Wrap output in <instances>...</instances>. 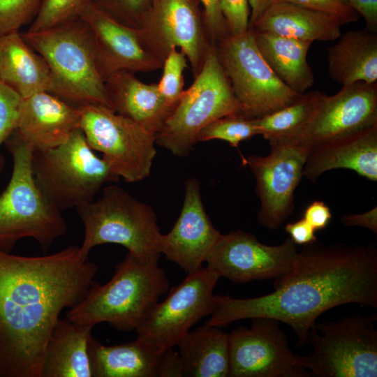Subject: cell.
Listing matches in <instances>:
<instances>
[{
	"instance_id": "14",
	"label": "cell",
	"mask_w": 377,
	"mask_h": 377,
	"mask_svg": "<svg viewBox=\"0 0 377 377\" xmlns=\"http://www.w3.org/2000/svg\"><path fill=\"white\" fill-rule=\"evenodd\" d=\"M250 327H238L229 334L228 377H311L294 363L286 334L279 321L253 318Z\"/></svg>"
},
{
	"instance_id": "13",
	"label": "cell",
	"mask_w": 377,
	"mask_h": 377,
	"mask_svg": "<svg viewBox=\"0 0 377 377\" xmlns=\"http://www.w3.org/2000/svg\"><path fill=\"white\" fill-rule=\"evenodd\" d=\"M138 36L144 50L162 66L170 50L179 47L194 77L213 45L198 0H151Z\"/></svg>"
},
{
	"instance_id": "39",
	"label": "cell",
	"mask_w": 377,
	"mask_h": 377,
	"mask_svg": "<svg viewBox=\"0 0 377 377\" xmlns=\"http://www.w3.org/2000/svg\"><path fill=\"white\" fill-rule=\"evenodd\" d=\"M201 4L205 27L212 45L228 34L219 0H198Z\"/></svg>"
},
{
	"instance_id": "28",
	"label": "cell",
	"mask_w": 377,
	"mask_h": 377,
	"mask_svg": "<svg viewBox=\"0 0 377 377\" xmlns=\"http://www.w3.org/2000/svg\"><path fill=\"white\" fill-rule=\"evenodd\" d=\"M252 31L260 54L281 82L297 94L307 92L315 81L307 61L313 42L267 31Z\"/></svg>"
},
{
	"instance_id": "23",
	"label": "cell",
	"mask_w": 377,
	"mask_h": 377,
	"mask_svg": "<svg viewBox=\"0 0 377 377\" xmlns=\"http://www.w3.org/2000/svg\"><path fill=\"white\" fill-rule=\"evenodd\" d=\"M110 108L156 135L173 112L161 96L158 83L145 84L134 73L120 71L105 81Z\"/></svg>"
},
{
	"instance_id": "19",
	"label": "cell",
	"mask_w": 377,
	"mask_h": 377,
	"mask_svg": "<svg viewBox=\"0 0 377 377\" xmlns=\"http://www.w3.org/2000/svg\"><path fill=\"white\" fill-rule=\"evenodd\" d=\"M89 27L94 42L97 70L105 81L120 71L151 72L162 65L142 47L138 29L123 25L91 3L79 15Z\"/></svg>"
},
{
	"instance_id": "7",
	"label": "cell",
	"mask_w": 377,
	"mask_h": 377,
	"mask_svg": "<svg viewBox=\"0 0 377 377\" xmlns=\"http://www.w3.org/2000/svg\"><path fill=\"white\" fill-rule=\"evenodd\" d=\"M31 167L37 186L60 212L93 201L105 184L119 179L80 128L57 147L33 151Z\"/></svg>"
},
{
	"instance_id": "9",
	"label": "cell",
	"mask_w": 377,
	"mask_h": 377,
	"mask_svg": "<svg viewBox=\"0 0 377 377\" xmlns=\"http://www.w3.org/2000/svg\"><path fill=\"white\" fill-rule=\"evenodd\" d=\"M242 108L218 59L213 45L191 87L156 135V143L173 155H189L199 132L212 121Z\"/></svg>"
},
{
	"instance_id": "34",
	"label": "cell",
	"mask_w": 377,
	"mask_h": 377,
	"mask_svg": "<svg viewBox=\"0 0 377 377\" xmlns=\"http://www.w3.org/2000/svg\"><path fill=\"white\" fill-rule=\"evenodd\" d=\"M91 3L119 23L140 29L151 0H91Z\"/></svg>"
},
{
	"instance_id": "27",
	"label": "cell",
	"mask_w": 377,
	"mask_h": 377,
	"mask_svg": "<svg viewBox=\"0 0 377 377\" xmlns=\"http://www.w3.org/2000/svg\"><path fill=\"white\" fill-rule=\"evenodd\" d=\"M327 50L330 77L341 86L377 82V34L367 29L350 30Z\"/></svg>"
},
{
	"instance_id": "37",
	"label": "cell",
	"mask_w": 377,
	"mask_h": 377,
	"mask_svg": "<svg viewBox=\"0 0 377 377\" xmlns=\"http://www.w3.org/2000/svg\"><path fill=\"white\" fill-rule=\"evenodd\" d=\"M287 1L325 13L334 17L341 26L354 22L360 16L345 0H274Z\"/></svg>"
},
{
	"instance_id": "32",
	"label": "cell",
	"mask_w": 377,
	"mask_h": 377,
	"mask_svg": "<svg viewBox=\"0 0 377 377\" xmlns=\"http://www.w3.org/2000/svg\"><path fill=\"white\" fill-rule=\"evenodd\" d=\"M91 0H43L27 31L36 32L79 17Z\"/></svg>"
},
{
	"instance_id": "16",
	"label": "cell",
	"mask_w": 377,
	"mask_h": 377,
	"mask_svg": "<svg viewBox=\"0 0 377 377\" xmlns=\"http://www.w3.org/2000/svg\"><path fill=\"white\" fill-rule=\"evenodd\" d=\"M309 151L295 145L271 147L267 156L250 155L243 161L256 179L260 199L258 222L275 230L292 214L295 191L303 177Z\"/></svg>"
},
{
	"instance_id": "29",
	"label": "cell",
	"mask_w": 377,
	"mask_h": 377,
	"mask_svg": "<svg viewBox=\"0 0 377 377\" xmlns=\"http://www.w3.org/2000/svg\"><path fill=\"white\" fill-rule=\"evenodd\" d=\"M219 328L203 325L179 339L176 346L183 376L228 377V337Z\"/></svg>"
},
{
	"instance_id": "38",
	"label": "cell",
	"mask_w": 377,
	"mask_h": 377,
	"mask_svg": "<svg viewBox=\"0 0 377 377\" xmlns=\"http://www.w3.org/2000/svg\"><path fill=\"white\" fill-rule=\"evenodd\" d=\"M219 5L229 34H238L249 29V0H219Z\"/></svg>"
},
{
	"instance_id": "5",
	"label": "cell",
	"mask_w": 377,
	"mask_h": 377,
	"mask_svg": "<svg viewBox=\"0 0 377 377\" xmlns=\"http://www.w3.org/2000/svg\"><path fill=\"white\" fill-rule=\"evenodd\" d=\"M4 145L13 158V170L0 194V250L10 253L19 240L30 237L45 253L57 238L66 233V221L36 184L32 149L16 130Z\"/></svg>"
},
{
	"instance_id": "12",
	"label": "cell",
	"mask_w": 377,
	"mask_h": 377,
	"mask_svg": "<svg viewBox=\"0 0 377 377\" xmlns=\"http://www.w3.org/2000/svg\"><path fill=\"white\" fill-rule=\"evenodd\" d=\"M220 275L208 267L187 274L168 297L154 303L136 327V340L156 353L172 348L191 328L215 309Z\"/></svg>"
},
{
	"instance_id": "30",
	"label": "cell",
	"mask_w": 377,
	"mask_h": 377,
	"mask_svg": "<svg viewBox=\"0 0 377 377\" xmlns=\"http://www.w3.org/2000/svg\"><path fill=\"white\" fill-rule=\"evenodd\" d=\"M322 94L319 91L306 92L293 103L256 118L260 135L270 147L289 145L297 138L313 116Z\"/></svg>"
},
{
	"instance_id": "43",
	"label": "cell",
	"mask_w": 377,
	"mask_h": 377,
	"mask_svg": "<svg viewBox=\"0 0 377 377\" xmlns=\"http://www.w3.org/2000/svg\"><path fill=\"white\" fill-rule=\"evenodd\" d=\"M341 221L347 226H359L371 230L377 234V207L361 214L343 215Z\"/></svg>"
},
{
	"instance_id": "11",
	"label": "cell",
	"mask_w": 377,
	"mask_h": 377,
	"mask_svg": "<svg viewBox=\"0 0 377 377\" xmlns=\"http://www.w3.org/2000/svg\"><path fill=\"white\" fill-rule=\"evenodd\" d=\"M80 128L93 150L127 182H140L151 172L156 156V135L101 104L78 107Z\"/></svg>"
},
{
	"instance_id": "3",
	"label": "cell",
	"mask_w": 377,
	"mask_h": 377,
	"mask_svg": "<svg viewBox=\"0 0 377 377\" xmlns=\"http://www.w3.org/2000/svg\"><path fill=\"white\" fill-rule=\"evenodd\" d=\"M158 261L145 260L127 253L105 284L94 281L87 295L69 309L66 317L94 327L106 323L115 330H135L148 309L164 295L169 281Z\"/></svg>"
},
{
	"instance_id": "22",
	"label": "cell",
	"mask_w": 377,
	"mask_h": 377,
	"mask_svg": "<svg viewBox=\"0 0 377 377\" xmlns=\"http://www.w3.org/2000/svg\"><path fill=\"white\" fill-rule=\"evenodd\" d=\"M337 168L352 170L377 181V124L311 149L303 177L314 182L324 172Z\"/></svg>"
},
{
	"instance_id": "17",
	"label": "cell",
	"mask_w": 377,
	"mask_h": 377,
	"mask_svg": "<svg viewBox=\"0 0 377 377\" xmlns=\"http://www.w3.org/2000/svg\"><path fill=\"white\" fill-rule=\"evenodd\" d=\"M377 124V82L342 86L334 95L323 93L309 121L289 145L310 151L325 142Z\"/></svg>"
},
{
	"instance_id": "33",
	"label": "cell",
	"mask_w": 377,
	"mask_h": 377,
	"mask_svg": "<svg viewBox=\"0 0 377 377\" xmlns=\"http://www.w3.org/2000/svg\"><path fill=\"white\" fill-rule=\"evenodd\" d=\"M184 52L170 50L163 64V75L158 83L159 91L165 102L174 110L184 92V71L187 67Z\"/></svg>"
},
{
	"instance_id": "21",
	"label": "cell",
	"mask_w": 377,
	"mask_h": 377,
	"mask_svg": "<svg viewBox=\"0 0 377 377\" xmlns=\"http://www.w3.org/2000/svg\"><path fill=\"white\" fill-rule=\"evenodd\" d=\"M78 107L47 91L22 98L16 131L33 151L57 147L80 128Z\"/></svg>"
},
{
	"instance_id": "26",
	"label": "cell",
	"mask_w": 377,
	"mask_h": 377,
	"mask_svg": "<svg viewBox=\"0 0 377 377\" xmlns=\"http://www.w3.org/2000/svg\"><path fill=\"white\" fill-rule=\"evenodd\" d=\"M92 329L59 318L46 346L42 377H93L89 354Z\"/></svg>"
},
{
	"instance_id": "35",
	"label": "cell",
	"mask_w": 377,
	"mask_h": 377,
	"mask_svg": "<svg viewBox=\"0 0 377 377\" xmlns=\"http://www.w3.org/2000/svg\"><path fill=\"white\" fill-rule=\"evenodd\" d=\"M43 0H0V36L19 31L36 17Z\"/></svg>"
},
{
	"instance_id": "18",
	"label": "cell",
	"mask_w": 377,
	"mask_h": 377,
	"mask_svg": "<svg viewBox=\"0 0 377 377\" xmlns=\"http://www.w3.org/2000/svg\"><path fill=\"white\" fill-rule=\"evenodd\" d=\"M180 214L167 234H162L160 252L187 274L202 267L221 233L214 226L203 206L200 182L186 179Z\"/></svg>"
},
{
	"instance_id": "8",
	"label": "cell",
	"mask_w": 377,
	"mask_h": 377,
	"mask_svg": "<svg viewBox=\"0 0 377 377\" xmlns=\"http://www.w3.org/2000/svg\"><path fill=\"white\" fill-rule=\"evenodd\" d=\"M377 314L315 323L308 335L312 350L294 363L317 377H376Z\"/></svg>"
},
{
	"instance_id": "44",
	"label": "cell",
	"mask_w": 377,
	"mask_h": 377,
	"mask_svg": "<svg viewBox=\"0 0 377 377\" xmlns=\"http://www.w3.org/2000/svg\"><path fill=\"white\" fill-rule=\"evenodd\" d=\"M251 14L249 27L267 9L274 0H249Z\"/></svg>"
},
{
	"instance_id": "1",
	"label": "cell",
	"mask_w": 377,
	"mask_h": 377,
	"mask_svg": "<svg viewBox=\"0 0 377 377\" xmlns=\"http://www.w3.org/2000/svg\"><path fill=\"white\" fill-rule=\"evenodd\" d=\"M274 289L246 299L215 295V309L204 325L222 327L239 320L270 318L290 326L297 347H303L327 311L350 303L377 309L376 244L324 245L318 240L304 244L291 269L275 279Z\"/></svg>"
},
{
	"instance_id": "2",
	"label": "cell",
	"mask_w": 377,
	"mask_h": 377,
	"mask_svg": "<svg viewBox=\"0 0 377 377\" xmlns=\"http://www.w3.org/2000/svg\"><path fill=\"white\" fill-rule=\"evenodd\" d=\"M98 269L75 245L41 256L0 250V377H42L53 327L85 297Z\"/></svg>"
},
{
	"instance_id": "10",
	"label": "cell",
	"mask_w": 377,
	"mask_h": 377,
	"mask_svg": "<svg viewBox=\"0 0 377 377\" xmlns=\"http://www.w3.org/2000/svg\"><path fill=\"white\" fill-rule=\"evenodd\" d=\"M214 45L244 114L259 118L293 103L302 95L287 87L271 69L251 29L238 34L228 33Z\"/></svg>"
},
{
	"instance_id": "24",
	"label": "cell",
	"mask_w": 377,
	"mask_h": 377,
	"mask_svg": "<svg viewBox=\"0 0 377 377\" xmlns=\"http://www.w3.org/2000/svg\"><path fill=\"white\" fill-rule=\"evenodd\" d=\"M341 24L332 16L287 1H273L250 25L254 31L303 40L330 41L341 35Z\"/></svg>"
},
{
	"instance_id": "6",
	"label": "cell",
	"mask_w": 377,
	"mask_h": 377,
	"mask_svg": "<svg viewBox=\"0 0 377 377\" xmlns=\"http://www.w3.org/2000/svg\"><path fill=\"white\" fill-rule=\"evenodd\" d=\"M84 228L80 246L82 258L89 259L94 247L104 244L124 246L128 252L145 260L158 261L161 233L153 209L122 188H103L96 200L77 206Z\"/></svg>"
},
{
	"instance_id": "20",
	"label": "cell",
	"mask_w": 377,
	"mask_h": 377,
	"mask_svg": "<svg viewBox=\"0 0 377 377\" xmlns=\"http://www.w3.org/2000/svg\"><path fill=\"white\" fill-rule=\"evenodd\" d=\"M93 377H182L183 368L172 348L156 353L136 339L104 346L93 336L89 341Z\"/></svg>"
},
{
	"instance_id": "15",
	"label": "cell",
	"mask_w": 377,
	"mask_h": 377,
	"mask_svg": "<svg viewBox=\"0 0 377 377\" xmlns=\"http://www.w3.org/2000/svg\"><path fill=\"white\" fill-rule=\"evenodd\" d=\"M288 237L272 246L259 242L253 234L237 230L222 235L209 252L207 267L236 283L275 279L290 269L297 253Z\"/></svg>"
},
{
	"instance_id": "40",
	"label": "cell",
	"mask_w": 377,
	"mask_h": 377,
	"mask_svg": "<svg viewBox=\"0 0 377 377\" xmlns=\"http://www.w3.org/2000/svg\"><path fill=\"white\" fill-rule=\"evenodd\" d=\"M315 231L325 229L332 219L330 207L323 201L316 200L309 205L303 217Z\"/></svg>"
},
{
	"instance_id": "36",
	"label": "cell",
	"mask_w": 377,
	"mask_h": 377,
	"mask_svg": "<svg viewBox=\"0 0 377 377\" xmlns=\"http://www.w3.org/2000/svg\"><path fill=\"white\" fill-rule=\"evenodd\" d=\"M22 98L13 89L0 81V147L17 129ZM5 158L0 153V174Z\"/></svg>"
},
{
	"instance_id": "4",
	"label": "cell",
	"mask_w": 377,
	"mask_h": 377,
	"mask_svg": "<svg viewBox=\"0 0 377 377\" xmlns=\"http://www.w3.org/2000/svg\"><path fill=\"white\" fill-rule=\"evenodd\" d=\"M21 35L47 62L52 80L51 94L76 107L101 104L110 108L96 67L94 38L81 18Z\"/></svg>"
},
{
	"instance_id": "25",
	"label": "cell",
	"mask_w": 377,
	"mask_h": 377,
	"mask_svg": "<svg viewBox=\"0 0 377 377\" xmlns=\"http://www.w3.org/2000/svg\"><path fill=\"white\" fill-rule=\"evenodd\" d=\"M0 81L22 98L52 90L47 62L24 41L19 31L0 36Z\"/></svg>"
},
{
	"instance_id": "31",
	"label": "cell",
	"mask_w": 377,
	"mask_h": 377,
	"mask_svg": "<svg viewBox=\"0 0 377 377\" xmlns=\"http://www.w3.org/2000/svg\"><path fill=\"white\" fill-rule=\"evenodd\" d=\"M260 135L256 118L243 112L220 117L205 126L198 133V142L221 140L237 148L242 141Z\"/></svg>"
},
{
	"instance_id": "41",
	"label": "cell",
	"mask_w": 377,
	"mask_h": 377,
	"mask_svg": "<svg viewBox=\"0 0 377 377\" xmlns=\"http://www.w3.org/2000/svg\"><path fill=\"white\" fill-rule=\"evenodd\" d=\"M285 230L295 244L304 245L318 240L316 231L304 218L286 224Z\"/></svg>"
},
{
	"instance_id": "42",
	"label": "cell",
	"mask_w": 377,
	"mask_h": 377,
	"mask_svg": "<svg viewBox=\"0 0 377 377\" xmlns=\"http://www.w3.org/2000/svg\"><path fill=\"white\" fill-rule=\"evenodd\" d=\"M366 23L367 29L376 32L377 30V0H345Z\"/></svg>"
}]
</instances>
